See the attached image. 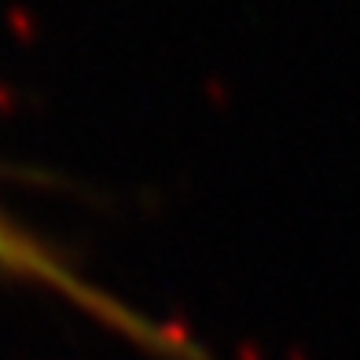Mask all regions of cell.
Instances as JSON below:
<instances>
[{
	"instance_id": "obj_1",
	"label": "cell",
	"mask_w": 360,
	"mask_h": 360,
	"mask_svg": "<svg viewBox=\"0 0 360 360\" xmlns=\"http://www.w3.org/2000/svg\"><path fill=\"white\" fill-rule=\"evenodd\" d=\"M0 276H4V280H19V283H34L41 290H52L59 298H67L70 305L85 309L92 320L114 327V331H125L133 338H147L151 346L162 342L147 320L129 313L122 302H114L110 294L100 290L96 283L81 280L70 261L59 257L41 236H34V228H26L15 214H8L4 202H0Z\"/></svg>"
}]
</instances>
